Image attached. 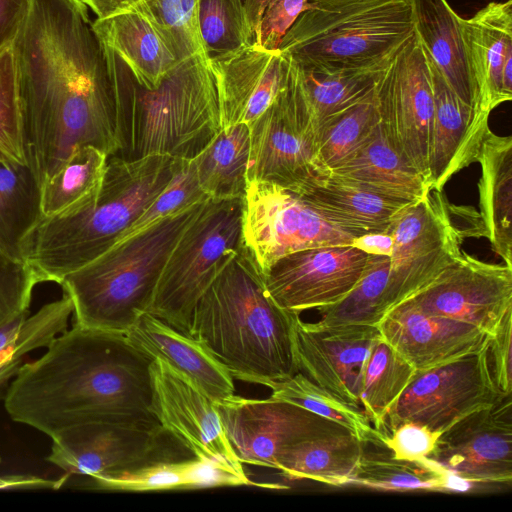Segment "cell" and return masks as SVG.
Returning a JSON list of instances; mask_svg holds the SVG:
<instances>
[{
	"mask_svg": "<svg viewBox=\"0 0 512 512\" xmlns=\"http://www.w3.org/2000/svg\"><path fill=\"white\" fill-rule=\"evenodd\" d=\"M459 25L480 109L490 114L512 99V0L490 2Z\"/></svg>",
	"mask_w": 512,
	"mask_h": 512,
	"instance_id": "obj_23",
	"label": "cell"
},
{
	"mask_svg": "<svg viewBox=\"0 0 512 512\" xmlns=\"http://www.w3.org/2000/svg\"><path fill=\"white\" fill-rule=\"evenodd\" d=\"M427 460L466 482L512 481V400L507 395L446 428Z\"/></svg>",
	"mask_w": 512,
	"mask_h": 512,
	"instance_id": "obj_19",
	"label": "cell"
},
{
	"mask_svg": "<svg viewBox=\"0 0 512 512\" xmlns=\"http://www.w3.org/2000/svg\"><path fill=\"white\" fill-rule=\"evenodd\" d=\"M370 254L352 245H330L289 253L264 272L267 292L282 308L300 314L344 298L365 272Z\"/></svg>",
	"mask_w": 512,
	"mask_h": 512,
	"instance_id": "obj_17",
	"label": "cell"
},
{
	"mask_svg": "<svg viewBox=\"0 0 512 512\" xmlns=\"http://www.w3.org/2000/svg\"><path fill=\"white\" fill-rule=\"evenodd\" d=\"M42 219L41 185L31 167L0 162V250L24 261L26 242Z\"/></svg>",
	"mask_w": 512,
	"mask_h": 512,
	"instance_id": "obj_34",
	"label": "cell"
},
{
	"mask_svg": "<svg viewBox=\"0 0 512 512\" xmlns=\"http://www.w3.org/2000/svg\"><path fill=\"white\" fill-rule=\"evenodd\" d=\"M512 310L509 311L490 339L488 353L491 373L499 391L511 395Z\"/></svg>",
	"mask_w": 512,
	"mask_h": 512,
	"instance_id": "obj_49",
	"label": "cell"
},
{
	"mask_svg": "<svg viewBox=\"0 0 512 512\" xmlns=\"http://www.w3.org/2000/svg\"><path fill=\"white\" fill-rule=\"evenodd\" d=\"M209 197L200 188L192 159H182L174 176L119 241Z\"/></svg>",
	"mask_w": 512,
	"mask_h": 512,
	"instance_id": "obj_45",
	"label": "cell"
},
{
	"mask_svg": "<svg viewBox=\"0 0 512 512\" xmlns=\"http://www.w3.org/2000/svg\"><path fill=\"white\" fill-rule=\"evenodd\" d=\"M406 301L428 314L472 325L493 336L512 310V267L461 252Z\"/></svg>",
	"mask_w": 512,
	"mask_h": 512,
	"instance_id": "obj_16",
	"label": "cell"
},
{
	"mask_svg": "<svg viewBox=\"0 0 512 512\" xmlns=\"http://www.w3.org/2000/svg\"><path fill=\"white\" fill-rule=\"evenodd\" d=\"M0 162L29 165L12 45L0 52Z\"/></svg>",
	"mask_w": 512,
	"mask_h": 512,
	"instance_id": "obj_44",
	"label": "cell"
},
{
	"mask_svg": "<svg viewBox=\"0 0 512 512\" xmlns=\"http://www.w3.org/2000/svg\"><path fill=\"white\" fill-rule=\"evenodd\" d=\"M132 6L148 18L179 60L206 56L198 24L199 0H138Z\"/></svg>",
	"mask_w": 512,
	"mask_h": 512,
	"instance_id": "obj_42",
	"label": "cell"
},
{
	"mask_svg": "<svg viewBox=\"0 0 512 512\" xmlns=\"http://www.w3.org/2000/svg\"><path fill=\"white\" fill-rule=\"evenodd\" d=\"M289 186L325 217L356 237L388 231L397 214L411 204L366 191L328 170Z\"/></svg>",
	"mask_w": 512,
	"mask_h": 512,
	"instance_id": "obj_26",
	"label": "cell"
},
{
	"mask_svg": "<svg viewBox=\"0 0 512 512\" xmlns=\"http://www.w3.org/2000/svg\"><path fill=\"white\" fill-rule=\"evenodd\" d=\"M242 1L254 44L267 50H277L310 0Z\"/></svg>",
	"mask_w": 512,
	"mask_h": 512,
	"instance_id": "obj_46",
	"label": "cell"
},
{
	"mask_svg": "<svg viewBox=\"0 0 512 512\" xmlns=\"http://www.w3.org/2000/svg\"><path fill=\"white\" fill-rule=\"evenodd\" d=\"M364 444L350 431L326 434L283 450L277 456L275 469L290 480L345 485L352 482Z\"/></svg>",
	"mask_w": 512,
	"mask_h": 512,
	"instance_id": "obj_32",
	"label": "cell"
},
{
	"mask_svg": "<svg viewBox=\"0 0 512 512\" xmlns=\"http://www.w3.org/2000/svg\"><path fill=\"white\" fill-rule=\"evenodd\" d=\"M28 164L42 185L78 147L118 152L105 45L80 0H32L12 43Z\"/></svg>",
	"mask_w": 512,
	"mask_h": 512,
	"instance_id": "obj_1",
	"label": "cell"
},
{
	"mask_svg": "<svg viewBox=\"0 0 512 512\" xmlns=\"http://www.w3.org/2000/svg\"><path fill=\"white\" fill-rule=\"evenodd\" d=\"M440 434L426 426L405 422L383 440L393 457L411 461H425L435 447Z\"/></svg>",
	"mask_w": 512,
	"mask_h": 512,
	"instance_id": "obj_48",
	"label": "cell"
},
{
	"mask_svg": "<svg viewBox=\"0 0 512 512\" xmlns=\"http://www.w3.org/2000/svg\"><path fill=\"white\" fill-rule=\"evenodd\" d=\"M125 335L147 356L165 361L190 379L213 401L220 402L235 394L233 377L203 342L153 314H141Z\"/></svg>",
	"mask_w": 512,
	"mask_h": 512,
	"instance_id": "obj_25",
	"label": "cell"
},
{
	"mask_svg": "<svg viewBox=\"0 0 512 512\" xmlns=\"http://www.w3.org/2000/svg\"><path fill=\"white\" fill-rule=\"evenodd\" d=\"M414 34L410 0H310L278 49L302 70L330 73L387 63Z\"/></svg>",
	"mask_w": 512,
	"mask_h": 512,
	"instance_id": "obj_7",
	"label": "cell"
},
{
	"mask_svg": "<svg viewBox=\"0 0 512 512\" xmlns=\"http://www.w3.org/2000/svg\"><path fill=\"white\" fill-rule=\"evenodd\" d=\"M153 413L160 426L194 456L247 476L221 422L216 402L161 359L151 363Z\"/></svg>",
	"mask_w": 512,
	"mask_h": 512,
	"instance_id": "obj_18",
	"label": "cell"
},
{
	"mask_svg": "<svg viewBox=\"0 0 512 512\" xmlns=\"http://www.w3.org/2000/svg\"><path fill=\"white\" fill-rule=\"evenodd\" d=\"M352 245L369 254L387 255L390 257L393 248V238L390 231L373 232L355 238Z\"/></svg>",
	"mask_w": 512,
	"mask_h": 512,
	"instance_id": "obj_52",
	"label": "cell"
},
{
	"mask_svg": "<svg viewBox=\"0 0 512 512\" xmlns=\"http://www.w3.org/2000/svg\"><path fill=\"white\" fill-rule=\"evenodd\" d=\"M428 64L434 100L429 183L432 189L443 190L453 175L477 162L490 130V114L461 101L429 59Z\"/></svg>",
	"mask_w": 512,
	"mask_h": 512,
	"instance_id": "obj_24",
	"label": "cell"
},
{
	"mask_svg": "<svg viewBox=\"0 0 512 512\" xmlns=\"http://www.w3.org/2000/svg\"><path fill=\"white\" fill-rule=\"evenodd\" d=\"M109 156L94 146L76 148L41 187L43 218L76 212L97 198Z\"/></svg>",
	"mask_w": 512,
	"mask_h": 512,
	"instance_id": "obj_35",
	"label": "cell"
},
{
	"mask_svg": "<svg viewBox=\"0 0 512 512\" xmlns=\"http://www.w3.org/2000/svg\"><path fill=\"white\" fill-rule=\"evenodd\" d=\"M249 153V126L236 123L223 127L192 159L203 192L211 199H243Z\"/></svg>",
	"mask_w": 512,
	"mask_h": 512,
	"instance_id": "obj_33",
	"label": "cell"
},
{
	"mask_svg": "<svg viewBox=\"0 0 512 512\" xmlns=\"http://www.w3.org/2000/svg\"><path fill=\"white\" fill-rule=\"evenodd\" d=\"M92 487L113 491H163L256 485L279 489L278 484L256 483L248 476L209 459L161 460L117 473L89 478Z\"/></svg>",
	"mask_w": 512,
	"mask_h": 512,
	"instance_id": "obj_29",
	"label": "cell"
},
{
	"mask_svg": "<svg viewBox=\"0 0 512 512\" xmlns=\"http://www.w3.org/2000/svg\"><path fill=\"white\" fill-rule=\"evenodd\" d=\"M152 361L125 334L74 323L41 357L21 364L4 408L50 438L94 421L161 427L152 410Z\"/></svg>",
	"mask_w": 512,
	"mask_h": 512,
	"instance_id": "obj_2",
	"label": "cell"
},
{
	"mask_svg": "<svg viewBox=\"0 0 512 512\" xmlns=\"http://www.w3.org/2000/svg\"><path fill=\"white\" fill-rule=\"evenodd\" d=\"M390 270V257L370 254L364 274L354 288L333 305L319 308L324 326L365 324L376 326L380 321L379 304Z\"/></svg>",
	"mask_w": 512,
	"mask_h": 512,
	"instance_id": "obj_41",
	"label": "cell"
},
{
	"mask_svg": "<svg viewBox=\"0 0 512 512\" xmlns=\"http://www.w3.org/2000/svg\"><path fill=\"white\" fill-rule=\"evenodd\" d=\"M271 397L298 405L338 423L363 443L383 444L382 435L370 423L365 412L350 406L312 382L302 372L278 381L266 382Z\"/></svg>",
	"mask_w": 512,
	"mask_h": 512,
	"instance_id": "obj_39",
	"label": "cell"
},
{
	"mask_svg": "<svg viewBox=\"0 0 512 512\" xmlns=\"http://www.w3.org/2000/svg\"><path fill=\"white\" fill-rule=\"evenodd\" d=\"M380 337L373 325L324 326L299 318L295 329L299 370L342 402L360 408L364 367Z\"/></svg>",
	"mask_w": 512,
	"mask_h": 512,
	"instance_id": "obj_20",
	"label": "cell"
},
{
	"mask_svg": "<svg viewBox=\"0 0 512 512\" xmlns=\"http://www.w3.org/2000/svg\"><path fill=\"white\" fill-rule=\"evenodd\" d=\"M87 8L91 9L97 18H105L120 10L126 9L138 0H80Z\"/></svg>",
	"mask_w": 512,
	"mask_h": 512,
	"instance_id": "obj_53",
	"label": "cell"
},
{
	"mask_svg": "<svg viewBox=\"0 0 512 512\" xmlns=\"http://www.w3.org/2000/svg\"><path fill=\"white\" fill-rule=\"evenodd\" d=\"M32 0H0V52L12 45L21 31Z\"/></svg>",
	"mask_w": 512,
	"mask_h": 512,
	"instance_id": "obj_50",
	"label": "cell"
},
{
	"mask_svg": "<svg viewBox=\"0 0 512 512\" xmlns=\"http://www.w3.org/2000/svg\"><path fill=\"white\" fill-rule=\"evenodd\" d=\"M221 113L222 128L252 124L286 84L290 59L277 50L251 45L209 60Z\"/></svg>",
	"mask_w": 512,
	"mask_h": 512,
	"instance_id": "obj_21",
	"label": "cell"
},
{
	"mask_svg": "<svg viewBox=\"0 0 512 512\" xmlns=\"http://www.w3.org/2000/svg\"><path fill=\"white\" fill-rule=\"evenodd\" d=\"M488 347L441 365L416 370L385 415L380 430L383 440L405 422L426 426L440 434L464 416L507 396L494 382Z\"/></svg>",
	"mask_w": 512,
	"mask_h": 512,
	"instance_id": "obj_12",
	"label": "cell"
},
{
	"mask_svg": "<svg viewBox=\"0 0 512 512\" xmlns=\"http://www.w3.org/2000/svg\"><path fill=\"white\" fill-rule=\"evenodd\" d=\"M228 440L242 464L275 469L277 456L296 443L349 431L298 405L273 397L249 399L234 394L216 402Z\"/></svg>",
	"mask_w": 512,
	"mask_h": 512,
	"instance_id": "obj_14",
	"label": "cell"
},
{
	"mask_svg": "<svg viewBox=\"0 0 512 512\" xmlns=\"http://www.w3.org/2000/svg\"><path fill=\"white\" fill-rule=\"evenodd\" d=\"M328 171L366 191L408 203L420 200L431 189L395 150L381 124L353 155Z\"/></svg>",
	"mask_w": 512,
	"mask_h": 512,
	"instance_id": "obj_28",
	"label": "cell"
},
{
	"mask_svg": "<svg viewBox=\"0 0 512 512\" xmlns=\"http://www.w3.org/2000/svg\"><path fill=\"white\" fill-rule=\"evenodd\" d=\"M376 96L389 142L429 183L434 100L428 59L416 33L384 70Z\"/></svg>",
	"mask_w": 512,
	"mask_h": 512,
	"instance_id": "obj_13",
	"label": "cell"
},
{
	"mask_svg": "<svg viewBox=\"0 0 512 512\" xmlns=\"http://www.w3.org/2000/svg\"><path fill=\"white\" fill-rule=\"evenodd\" d=\"M290 59L287 81L252 123L247 181L289 186L327 171L319 162V126L305 94L299 67Z\"/></svg>",
	"mask_w": 512,
	"mask_h": 512,
	"instance_id": "obj_10",
	"label": "cell"
},
{
	"mask_svg": "<svg viewBox=\"0 0 512 512\" xmlns=\"http://www.w3.org/2000/svg\"><path fill=\"white\" fill-rule=\"evenodd\" d=\"M33 269L0 250V325L28 313L34 287L39 284Z\"/></svg>",
	"mask_w": 512,
	"mask_h": 512,
	"instance_id": "obj_47",
	"label": "cell"
},
{
	"mask_svg": "<svg viewBox=\"0 0 512 512\" xmlns=\"http://www.w3.org/2000/svg\"><path fill=\"white\" fill-rule=\"evenodd\" d=\"M389 231L393 248L379 304L381 319L429 285L460 255L461 242L470 235L454 224L452 208L443 190L432 188L423 198L402 209Z\"/></svg>",
	"mask_w": 512,
	"mask_h": 512,
	"instance_id": "obj_9",
	"label": "cell"
},
{
	"mask_svg": "<svg viewBox=\"0 0 512 512\" xmlns=\"http://www.w3.org/2000/svg\"><path fill=\"white\" fill-rule=\"evenodd\" d=\"M93 27L145 88H156L181 61L148 18L133 6L97 18Z\"/></svg>",
	"mask_w": 512,
	"mask_h": 512,
	"instance_id": "obj_27",
	"label": "cell"
},
{
	"mask_svg": "<svg viewBox=\"0 0 512 512\" xmlns=\"http://www.w3.org/2000/svg\"><path fill=\"white\" fill-rule=\"evenodd\" d=\"M27 315L21 314L0 325V355L12 346Z\"/></svg>",
	"mask_w": 512,
	"mask_h": 512,
	"instance_id": "obj_54",
	"label": "cell"
},
{
	"mask_svg": "<svg viewBox=\"0 0 512 512\" xmlns=\"http://www.w3.org/2000/svg\"><path fill=\"white\" fill-rule=\"evenodd\" d=\"M105 51L116 111L118 152L113 156L193 159L222 129L206 56L180 61L156 88L148 89L112 49L105 45Z\"/></svg>",
	"mask_w": 512,
	"mask_h": 512,
	"instance_id": "obj_4",
	"label": "cell"
},
{
	"mask_svg": "<svg viewBox=\"0 0 512 512\" xmlns=\"http://www.w3.org/2000/svg\"><path fill=\"white\" fill-rule=\"evenodd\" d=\"M67 475L60 479H46L35 475H4L0 476V489H58Z\"/></svg>",
	"mask_w": 512,
	"mask_h": 512,
	"instance_id": "obj_51",
	"label": "cell"
},
{
	"mask_svg": "<svg viewBox=\"0 0 512 512\" xmlns=\"http://www.w3.org/2000/svg\"><path fill=\"white\" fill-rule=\"evenodd\" d=\"M410 1L415 33L428 59L461 101L483 112L467 65L460 16L446 0Z\"/></svg>",
	"mask_w": 512,
	"mask_h": 512,
	"instance_id": "obj_30",
	"label": "cell"
},
{
	"mask_svg": "<svg viewBox=\"0 0 512 512\" xmlns=\"http://www.w3.org/2000/svg\"><path fill=\"white\" fill-rule=\"evenodd\" d=\"M205 201L121 239L67 275L59 285L72 301L74 323L125 334L148 311L171 250Z\"/></svg>",
	"mask_w": 512,
	"mask_h": 512,
	"instance_id": "obj_6",
	"label": "cell"
},
{
	"mask_svg": "<svg viewBox=\"0 0 512 512\" xmlns=\"http://www.w3.org/2000/svg\"><path fill=\"white\" fill-rule=\"evenodd\" d=\"M381 337L415 370H424L489 346L492 336L472 325L428 314L409 301L376 325Z\"/></svg>",
	"mask_w": 512,
	"mask_h": 512,
	"instance_id": "obj_22",
	"label": "cell"
},
{
	"mask_svg": "<svg viewBox=\"0 0 512 512\" xmlns=\"http://www.w3.org/2000/svg\"><path fill=\"white\" fill-rule=\"evenodd\" d=\"M181 158L109 156L95 201L76 212L43 218L28 238L24 261L39 282H60L119 241L166 187Z\"/></svg>",
	"mask_w": 512,
	"mask_h": 512,
	"instance_id": "obj_5",
	"label": "cell"
},
{
	"mask_svg": "<svg viewBox=\"0 0 512 512\" xmlns=\"http://www.w3.org/2000/svg\"><path fill=\"white\" fill-rule=\"evenodd\" d=\"M357 238L311 206L292 187L248 182L243 198V246L263 273L299 250L352 244Z\"/></svg>",
	"mask_w": 512,
	"mask_h": 512,
	"instance_id": "obj_11",
	"label": "cell"
},
{
	"mask_svg": "<svg viewBox=\"0 0 512 512\" xmlns=\"http://www.w3.org/2000/svg\"><path fill=\"white\" fill-rule=\"evenodd\" d=\"M162 427L94 421L65 428L51 437L47 461L68 475L95 478L161 460L176 459L165 448Z\"/></svg>",
	"mask_w": 512,
	"mask_h": 512,
	"instance_id": "obj_15",
	"label": "cell"
},
{
	"mask_svg": "<svg viewBox=\"0 0 512 512\" xmlns=\"http://www.w3.org/2000/svg\"><path fill=\"white\" fill-rule=\"evenodd\" d=\"M243 199H207L162 269L149 313L186 335L196 304L242 248Z\"/></svg>",
	"mask_w": 512,
	"mask_h": 512,
	"instance_id": "obj_8",
	"label": "cell"
},
{
	"mask_svg": "<svg viewBox=\"0 0 512 512\" xmlns=\"http://www.w3.org/2000/svg\"><path fill=\"white\" fill-rule=\"evenodd\" d=\"M477 162L480 235L512 267V137L486 134Z\"/></svg>",
	"mask_w": 512,
	"mask_h": 512,
	"instance_id": "obj_31",
	"label": "cell"
},
{
	"mask_svg": "<svg viewBox=\"0 0 512 512\" xmlns=\"http://www.w3.org/2000/svg\"><path fill=\"white\" fill-rule=\"evenodd\" d=\"M379 124L375 86L363 99L321 123L316 143L320 164L327 170L340 165L372 136Z\"/></svg>",
	"mask_w": 512,
	"mask_h": 512,
	"instance_id": "obj_38",
	"label": "cell"
},
{
	"mask_svg": "<svg viewBox=\"0 0 512 512\" xmlns=\"http://www.w3.org/2000/svg\"><path fill=\"white\" fill-rule=\"evenodd\" d=\"M415 371L382 337L372 347L364 367L360 401L370 423L379 433L385 415L405 390Z\"/></svg>",
	"mask_w": 512,
	"mask_h": 512,
	"instance_id": "obj_37",
	"label": "cell"
},
{
	"mask_svg": "<svg viewBox=\"0 0 512 512\" xmlns=\"http://www.w3.org/2000/svg\"><path fill=\"white\" fill-rule=\"evenodd\" d=\"M299 314L280 307L244 246L198 300L190 335L203 342L233 379L264 385L300 372Z\"/></svg>",
	"mask_w": 512,
	"mask_h": 512,
	"instance_id": "obj_3",
	"label": "cell"
},
{
	"mask_svg": "<svg viewBox=\"0 0 512 512\" xmlns=\"http://www.w3.org/2000/svg\"><path fill=\"white\" fill-rule=\"evenodd\" d=\"M390 61L368 68L330 73L305 71L297 65L305 94L319 128L323 121L368 95L375 88Z\"/></svg>",
	"mask_w": 512,
	"mask_h": 512,
	"instance_id": "obj_40",
	"label": "cell"
},
{
	"mask_svg": "<svg viewBox=\"0 0 512 512\" xmlns=\"http://www.w3.org/2000/svg\"><path fill=\"white\" fill-rule=\"evenodd\" d=\"M391 491H462L463 481L435 463L366 455L358 463L352 482Z\"/></svg>",
	"mask_w": 512,
	"mask_h": 512,
	"instance_id": "obj_36",
	"label": "cell"
},
{
	"mask_svg": "<svg viewBox=\"0 0 512 512\" xmlns=\"http://www.w3.org/2000/svg\"><path fill=\"white\" fill-rule=\"evenodd\" d=\"M198 24L208 60L254 45L242 0H199Z\"/></svg>",
	"mask_w": 512,
	"mask_h": 512,
	"instance_id": "obj_43",
	"label": "cell"
}]
</instances>
